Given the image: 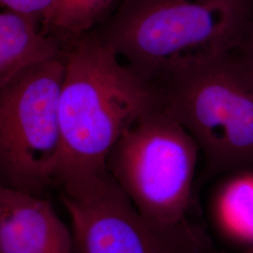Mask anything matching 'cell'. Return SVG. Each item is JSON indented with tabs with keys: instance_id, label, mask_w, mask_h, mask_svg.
<instances>
[{
	"instance_id": "cell-6",
	"label": "cell",
	"mask_w": 253,
	"mask_h": 253,
	"mask_svg": "<svg viewBox=\"0 0 253 253\" xmlns=\"http://www.w3.org/2000/svg\"><path fill=\"white\" fill-rule=\"evenodd\" d=\"M59 187L76 253H203L211 245L188 220L163 225L145 217L110 172Z\"/></svg>"
},
{
	"instance_id": "cell-11",
	"label": "cell",
	"mask_w": 253,
	"mask_h": 253,
	"mask_svg": "<svg viewBox=\"0 0 253 253\" xmlns=\"http://www.w3.org/2000/svg\"><path fill=\"white\" fill-rule=\"evenodd\" d=\"M5 9L33 19L42 25L54 5V0H0Z\"/></svg>"
},
{
	"instance_id": "cell-4",
	"label": "cell",
	"mask_w": 253,
	"mask_h": 253,
	"mask_svg": "<svg viewBox=\"0 0 253 253\" xmlns=\"http://www.w3.org/2000/svg\"><path fill=\"white\" fill-rule=\"evenodd\" d=\"M199 152L193 137L163 104L122 134L107 167L145 217L176 225L187 220Z\"/></svg>"
},
{
	"instance_id": "cell-1",
	"label": "cell",
	"mask_w": 253,
	"mask_h": 253,
	"mask_svg": "<svg viewBox=\"0 0 253 253\" xmlns=\"http://www.w3.org/2000/svg\"><path fill=\"white\" fill-rule=\"evenodd\" d=\"M65 64L57 186L110 172L109 154L119 138L163 104L161 84L135 73L94 32L69 45Z\"/></svg>"
},
{
	"instance_id": "cell-13",
	"label": "cell",
	"mask_w": 253,
	"mask_h": 253,
	"mask_svg": "<svg viewBox=\"0 0 253 253\" xmlns=\"http://www.w3.org/2000/svg\"><path fill=\"white\" fill-rule=\"evenodd\" d=\"M203 253H253V250L243 252V253H229V252H225V251H218L217 249H215L212 245H210Z\"/></svg>"
},
{
	"instance_id": "cell-5",
	"label": "cell",
	"mask_w": 253,
	"mask_h": 253,
	"mask_svg": "<svg viewBox=\"0 0 253 253\" xmlns=\"http://www.w3.org/2000/svg\"><path fill=\"white\" fill-rule=\"evenodd\" d=\"M63 56L30 68L0 87V172L3 186L40 195L62 160L60 96Z\"/></svg>"
},
{
	"instance_id": "cell-3",
	"label": "cell",
	"mask_w": 253,
	"mask_h": 253,
	"mask_svg": "<svg viewBox=\"0 0 253 253\" xmlns=\"http://www.w3.org/2000/svg\"><path fill=\"white\" fill-rule=\"evenodd\" d=\"M160 84L164 107L204 155L202 183L253 169V71L236 50Z\"/></svg>"
},
{
	"instance_id": "cell-12",
	"label": "cell",
	"mask_w": 253,
	"mask_h": 253,
	"mask_svg": "<svg viewBox=\"0 0 253 253\" xmlns=\"http://www.w3.org/2000/svg\"><path fill=\"white\" fill-rule=\"evenodd\" d=\"M236 51L244 58L245 61L253 71V15Z\"/></svg>"
},
{
	"instance_id": "cell-8",
	"label": "cell",
	"mask_w": 253,
	"mask_h": 253,
	"mask_svg": "<svg viewBox=\"0 0 253 253\" xmlns=\"http://www.w3.org/2000/svg\"><path fill=\"white\" fill-rule=\"evenodd\" d=\"M208 199V219L223 243L243 253L253 250V169L217 177Z\"/></svg>"
},
{
	"instance_id": "cell-2",
	"label": "cell",
	"mask_w": 253,
	"mask_h": 253,
	"mask_svg": "<svg viewBox=\"0 0 253 253\" xmlns=\"http://www.w3.org/2000/svg\"><path fill=\"white\" fill-rule=\"evenodd\" d=\"M253 15V0H121L94 33L161 84L236 50Z\"/></svg>"
},
{
	"instance_id": "cell-7",
	"label": "cell",
	"mask_w": 253,
	"mask_h": 253,
	"mask_svg": "<svg viewBox=\"0 0 253 253\" xmlns=\"http://www.w3.org/2000/svg\"><path fill=\"white\" fill-rule=\"evenodd\" d=\"M0 253H76L73 232L42 196L1 186Z\"/></svg>"
},
{
	"instance_id": "cell-10",
	"label": "cell",
	"mask_w": 253,
	"mask_h": 253,
	"mask_svg": "<svg viewBox=\"0 0 253 253\" xmlns=\"http://www.w3.org/2000/svg\"><path fill=\"white\" fill-rule=\"evenodd\" d=\"M121 0H54L42 30L59 41H74L100 27L118 9Z\"/></svg>"
},
{
	"instance_id": "cell-9",
	"label": "cell",
	"mask_w": 253,
	"mask_h": 253,
	"mask_svg": "<svg viewBox=\"0 0 253 253\" xmlns=\"http://www.w3.org/2000/svg\"><path fill=\"white\" fill-rule=\"evenodd\" d=\"M33 19L9 9L0 13V87L20 73L65 54L61 42Z\"/></svg>"
}]
</instances>
